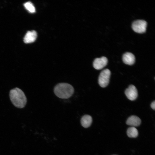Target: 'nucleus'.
Returning <instances> with one entry per match:
<instances>
[{"instance_id":"obj_13","label":"nucleus","mask_w":155,"mask_h":155,"mask_svg":"<svg viewBox=\"0 0 155 155\" xmlns=\"http://www.w3.org/2000/svg\"><path fill=\"white\" fill-rule=\"evenodd\" d=\"M151 107L154 110L155 109V101H154L152 102L151 104Z\"/></svg>"},{"instance_id":"obj_10","label":"nucleus","mask_w":155,"mask_h":155,"mask_svg":"<svg viewBox=\"0 0 155 155\" xmlns=\"http://www.w3.org/2000/svg\"><path fill=\"white\" fill-rule=\"evenodd\" d=\"M92 122V119L91 117L88 115H85L83 116L81 120V125L85 128L90 127Z\"/></svg>"},{"instance_id":"obj_6","label":"nucleus","mask_w":155,"mask_h":155,"mask_svg":"<svg viewBox=\"0 0 155 155\" xmlns=\"http://www.w3.org/2000/svg\"><path fill=\"white\" fill-rule=\"evenodd\" d=\"M107 63V59L105 57H102L100 58H96L94 60L93 66L96 69L100 70L105 67Z\"/></svg>"},{"instance_id":"obj_9","label":"nucleus","mask_w":155,"mask_h":155,"mask_svg":"<svg viewBox=\"0 0 155 155\" xmlns=\"http://www.w3.org/2000/svg\"><path fill=\"white\" fill-rule=\"evenodd\" d=\"M141 123L140 119L138 117L135 115H132L129 117L126 122L127 124L133 127L140 125Z\"/></svg>"},{"instance_id":"obj_2","label":"nucleus","mask_w":155,"mask_h":155,"mask_svg":"<svg viewBox=\"0 0 155 155\" xmlns=\"http://www.w3.org/2000/svg\"><path fill=\"white\" fill-rule=\"evenodd\" d=\"M73 86L67 83H61L57 84L55 87L54 92L58 97L63 99L70 97L74 92Z\"/></svg>"},{"instance_id":"obj_3","label":"nucleus","mask_w":155,"mask_h":155,"mask_svg":"<svg viewBox=\"0 0 155 155\" xmlns=\"http://www.w3.org/2000/svg\"><path fill=\"white\" fill-rule=\"evenodd\" d=\"M111 74L110 70L108 69H104L101 72L98 79V84L101 87L104 88L108 85Z\"/></svg>"},{"instance_id":"obj_11","label":"nucleus","mask_w":155,"mask_h":155,"mask_svg":"<svg viewBox=\"0 0 155 155\" xmlns=\"http://www.w3.org/2000/svg\"><path fill=\"white\" fill-rule=\"evenodd\" d=\"M137 130L134 127H131L128 128L127 131V134L130 137L135 138L138 135Z\"/></svg>"},{"instance_id":"obj_4","label":"nucleus","mask_w":155,"mask_h":155,"mask_svg":"<svg viewBox=\"0 0 155 155\" xmlns=\"http://www.w3.org/2000/svg\"><path fill=\"white\" fill-rule=\"evenodd\" d=\"M147 23L143 20H137L134 21L132 23V27L135 32L139 33H143L146 30Z\"/></svg>"},{"instance_id":"obj_12","label":"nucleus","mask_w":155,"mask_h":155,"mask_svg":"<svg viewBox=\"0 0 155 155\" xmlns=\"http://www.w3.org/2000/svg\"><path fill=\"white\" fill-rule=\"evenodd\" d=\"M25 8L31 13L35 12V8L32 3L30 2H26L24 4Z\"/></svg>"},{"instance_id":"obj_1","label":"nucleus","mask_w":155,"mask_h":155,"mask_svg":"<svg viewBox=\"0 0 155 155\" xmlns=\"http://www.w3.org/2000/svg\"><path fill=\"white\" fill-rule=\"evenodd\" d=\"M9 95L11 102L15 107L21 108L25 106L27 103V98L21 89L16 88L11 90Z\"/></svg>"},{"instance_id":"obj_7","label":"nucleus","mask_w":155,"mask_h":155,"mask_svg":"<svg viewBox=\"0 0 155 155\" xmlns=\"http://www.w3.org/2000/svg\"><path fill=\"white\" fill-rule=\"evenodd\" d=\"M37 37V34L35 30L28 31L25 34L24 41L25 43H30L33 42L36 40Z\"/></svg>"},{"instance_id":"obj_8","label":"nucleus","mask_w":155,"mask_h":155,"mask_svg":"<svg viewBox=\"0 0 155 155\" xmlns=\"http://www.w3.org/2000/svg\"><path fill=\"white\" fill-rule=\"evenodd\" d=\"M122 59L125 64L132 65L135 62V58L134 55L131 53L127 52L123 55Z\"/></svg>"},{"instance_id":"obj_5","label":"nucleus","mask_w":155,"mask_h":155,"mask_svg":"<svg viewBox=\"0 0 155 155\" xmlns=\"http://www.w3.org/2000/svg\"><path fill=\"white\" fill-rule=\"evenodd\" d=\"M125 93L127 98L131 100H135L138 96L137 89L133 85H131L129 86L126 90Z\"/></svg>"}]
</instances>
